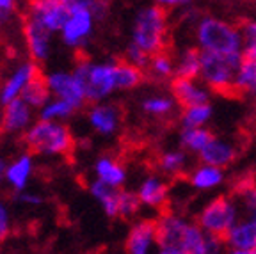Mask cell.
<instances>
[{"label": "cell", "mask_w": 256, "mask_h": 254, "mask_svg": "<svg viewBox=\"0 0 256 254\" xmlns=\"http://www.w3.org/2000/svg\"><path fill=\"white\" fill-rule=\"evenodd\" d=\"M28 153L40 156H64L75 148V137L66 123L36 120L24 134Z\"/></svg>", "instance_id": "6da1fadb"}, {"label": "cell", "mask_w": 256, "mask_h": 254, "mask_svg": "<svg viewBox=\"0 0 256 254\" xmlns=\"http://www.w3.org/2000/svg\"><path fill=\"white\" fill-rule=\"evenodd\" d=\"M168 40V14L158 6H144L134 18L130 43L139 46L150 57L164 52Z\"/></svg>", "instance_id": "7a4b0ae2"}, {"label": "cell", "mask_w": 256, "mask_h": 254, "mask_svg": "<svg viewBox=\"0 0 256 254\" xmlns=\"http://www.w3.org/2000/svg\"><path fill=\"white\" fill-rule=\"evenodd\" d=\"M196 43L200 52L224 56L242 54L244 46L240 28L214 16H203L196 24Z\"/></svg>", "instance_id": "3957f363"}, {"label": "cell", "mask_w": 256, "mask_h": 254, "mask_svg": "<svg viewBox=\"0 0 256 254\" xmlns=\"http://www.w3.org/2000/svg\"><path fill=\"white\" fill-rule=\"evenodd\" d=\"M116 66L118 60H76L72 72L78 76L84 86L88 104L107 102V98H110L118 91Z\"/></svg>", "instance_id": "277c9868"}, {"label": "cell", "mask_w": 256, "mask_h": 254, "mask_svg": "<svg viewBox=\"0 0 256 254\" xmlns=\"http://www.w3.org/2000/svg\"><path fill=\"white\" fill-rule=\"evenodd\" d=\"M201 54L200 64V76L204 88L208 91L222 92L230 94L233 92V80L235 73L242 62V54H233V56H224V54Z\"/></svg>", "instance_id": "5b68a950"}, {"label": "cell", "mask_w": 256, "mask_h": 254, "mask_svg": "<svg viewBox=\"0 0 256 254\" xmlns=\"http://www.w3.org/2000/svg\"><path fill=\"white\" fill-rule=\"evenodd\" d=\"M96 24L98 20L92 12L89 0H76L73 4H68V16L59 32L60 41L64 46L72 50H82L94 36Z\"/></svg>", "instance_id": "8992f818"}, {"label": "cell", "mask_w": 256, "mask_h": 254, "mask_svg": "<svg viewBox=\"0 0 256 254\" xmlns=\"http://www.w3.org/2000/svg\"><path fill=\"white\" fill-rule=\"evenodd\" d=\"M240 218V212L232 196H219L208 201L198 214L196 224L204 234L224 238L230 228Z\"/></svg>", "instance_id": "52a82bcc"}, {"label": "cell", "mask_w": 256, "mask_h": 254, "mask_svg": "<svg viewBox=\"0 0 256 254\" xmlns=\"http://www.w3.org/2000/svg\"><path fill=\"white\" fill-rule=\"evenodd\" d=\"M50 98H59L68 102L70 105L82 110L86 107V92L80 78L72 70H54L43 76Z\"/></svg>", "instance_id": "ba28073f"}, {"label": "cell", "mask_w": 256, "mask_h": 254, "mask_svg": "<svg viewBox=\"0 0 256 254\" xmlns=\"http://www.w3.org/2000/svg\"><path fill=\"white\" fill-rule=\"evenodd\" d=\"M68 16V4L60 0H30L27 18L50 34H59Z\"/></svg>", "instance_id": "9c48e42d"}, {"label": "cell", "mask_w": 256, "mask_h": 254, "mask_svg": "<svg viewBox=\"0 0 256 254\" xmlns=\"http://www.w3.org/2000/svg\"><path fill=\"white\" fill-rule=\"evenodd\" d=\"M40 75V66L30 59L14 66V70L0 84V107L8 105L12 100L20 98L22 92L25 91V88Z\"/></svg>", "instance_id": "30bf717a"}, {"label": "cell", "mask_w": 256, "mask_h": 254, "mask_svg": "<svg viewBox=\"0 0 256 254\" xmlns=\"http://www.w3.org/2000/svg\"><path fill=\"white\" fill-rule=\"evenodd\" d=\"M126 254H155L158 249L156 224L152 218H140L132 224L124 242Z\"/></svg>", "instance_id": "8fae6325"}, {"label": "cell", "mask_w": 256, "mask_h": 254, "mask_svg": "<svg viewBox=\"0 0 256 254\" xmlns=\"http://www.w3.org/2000/svg\"><path fill=\"white\" fill-rule=\"evenodd\" d=\"M88 123L91 130L104 137L114 135L121 126V110L118 105L108 104V102H98L91 104V107L86 112Z\"/></svg>", "instance_id": "7c38bea8"}, {"label": "cell", "mask_w": 256, "mask_h": 254, "mask_svg": "<svg viewBox=\"0 0 256 254\" xmlns=\"http://www.w3.org/2000/svg\"><path fill=\"white\" fill-rule=\"evenodd\" d=\"M34 171H36L34 155L28 151H24L20 155H16L11 162L6 164L4 183L14 194L24 192L28 188V183L34 176Z\"/></svg>", "instance_id": "4fadbf2b"}, {"label": "cell", "mask_w": 256, "mask_h": 254, "mask_svg": "<svg viewBox=\"0 0 256 254\" xmlns=\"http://www.w3.org/2000/svg\"><path fill=\"white\" fill-rule=\"evenodd\" d=\"M36 110L30 108L22 98H16L2 107V132L8 135H24L34 123Z\"/></svg>", "instance_id": "5bb4252c"}, {"label": "cell", "mask_w": 256, "mask_h": 254, "mask_svg": "<svg viewBox=\"0 0 256 254\" xmlns=\"http://www.w3.org/2000/svg\"><path fill=\"white\" fill-rule=\"evenodd\" d=\"M24 40L28 56H30V60H34L38 64V62H44L50 57V54H52L54 34L44 30L43 27H40V25L34 24L28 18H25L24 22Z\"/></svg>", "instance_id": "9a60e30c"}, {"label": "cell", "mask_w": 256, "mask_h": 254, "mask_svg": "<svg viewBox=\"0 0 256 254\" xmlns=\"http://www.w3.org/2000/svg\"><path fill=\"white\" fill-rule=\"evenodd\" d=\"M136 196L139 199L140 206L160 210L166 206L169 201V185L160 174H148L140 180L139 187L136 190Z\"/></svg>", "instance_id": "2e32d148"}, {"label": "cell", "mask_w": 256, "mask_h": 254, "mask_svg": "<svg viewBox=\"0 0 256 254\" xmlns=\"http://www.w3.org/2000/svg\"><path fill=\"white\" fill-rule=\"evenodd\" d=\"M172 98L182 108L210 104V91L198 78H176L171 84Z\"/></svg>", "instance_id": "e0dca14e"}, {"label": "cell", "mask_w": 256, "mask_h": 254, "mask_svg": "<svg viewBox=\"0 0 256 254\" xmlns=\"http://www.w3.org/2000/svg\"><path fill=\"white\" fill-rule=\"evenodd\" d=\"M92 172H94V180L105 183L112 188H123L126 183L128 172L124 166L114 156H98L92 166Z\"/></svg>", "instance_id": "ac0fdd59"}, {"label": "cell", "mask_w": 256, "mask_h": 254, "mask_svg": "<svg viewBox=\"0 0 256 254\" xmlns=\"http://www.w3.org/2000/svg\"><path fill=\"white\" fill-rule=\"evenodd\" d=\"M226 249L235 250H252L256 252V224L240 217L226 234H224Z\"/></svg>", "instance_id": "d6986e66"}, {"label": "cell", "mask_w": 256, "mask_h": 254, "mask_svg": "<svg viewBox=\"0 0 256 254\" xmlns=\"http://www.w3.org/2000/svg\"><path fill=\"white\" fill-rule=\"evenodd\" d=\"M235 155L236 153H235L233 144H230L228 140H224V139H219V137H212L210 142L198 153L201 164L219 167V169L228 167L230 164L235 160Z\"/></svg>", "instance_id": "ffe728a7"}, {"label": "cell", "mask_w": 256, "mask_h": 254, "mask_svg": "<svg viewBox=\"0 0 256 254\" xmlns=\"http://www.w3.org/2000/svg\"><path fill=\"white\" fill-rule=\"evenodd\" d=\"M188 183L192 188L201 192L214 190V188L220 187L224 183V169L214 166H206V164H200L190 171L188 174Z\"/></svg>", "instance_id": "44dd1931"}, {"label": "cell", "mask_w": 256, "mask_h": 254, "mask_svg": "<svg viewBox=\"0 0 256 254\" xmlns=\"http://www.w3.org/2000/svg\"><path fill=\"white\" fill-rule=\"evenodd\" d=\"M120 190L121 188H112L105 183L98 182V180H92L89 183V194L94 198V201L102 206L107 217L116 218L118 217V201H120Z\"/></svg>", "instance_id": "7402d4cb"}, {"label": "cell", "mask_w": 256, "mask_h": 254, "mask_svg": "<svg viewBox=\"0 0 256 254\" xmlns=\"http://www.w3.org/2000/svg\"><path fill=\"white\" fill-rule=\"evenodd\" d=\"M233 92L236 94H256V59L242 57L233 80Z\"/></svg>", "instance_id": "603a6c76"}, {"label": "cell", "mask_w": 256, "mask_h": 254, "mask_svg": "<svg viewBox=\"0 0 256 254\" xmlns=\"http://www.w3.org/2000/svg\"><path fill=\"white\" fill-rule=\"evenodd\" d=\"M76 108L70 105L68 102L59 98H50L43 107L38 110V120L44 121H59V123H66L76 114Z\"/></svg>", "instance_id": "cb8c5ba5"}, {"label": "cell", "mask_w": 256, "mask_h": 254, "mask_svg": "<svg viewBox=\"0 0 256 254\" xmlns=\"http://www.w3.org/2000/svg\"><path fill=\"white\" fill-rule=\"evenodd\" d=\"M235 199L236 206H238L240 217L248 218L251 222L256 224V185L254 183H242L238 185L235 190V196H232Z\"/></svg>", "instance_id": "d4e9b609"}, {"label": "cell", "mask_w": 256, "mask_h": 254, "mask_svg": "<svg viewBox=\"0 0 256 254\" xmlns=\"http://www.w3.org/2000/svg\"><path fill=\"white\" fill-rule=\"evenodd\" d=\"M214 135L212 132L204 128H182L180 130V150L187 151V153H200Z\"/></svg>", "instance_id": "484cf974"}, {"label": "cell", "mask_w": 256, "mask_h": 254, "mask_svg": "<svg viewBox=\"0 0 256 254\" xmlns=\"http://www.w3.org/2000/svg\"><path fill=\"white\" fill-rule=\"evenodd\" d=\"M201 54L198 48H187L174 62L176 78H198L200 76Z\"/></svg>", "instance_id": "4316f807"}, {"label": "cell", "mask_w": 256, "mask_h": 254, "mask_svg": "<svg viewBox=\"0 0 256 254\" xmlns=\"http://www.w3.org/2000/svg\"><path fill=\"white\" fill-rule=\"evenodd\" d=\"M214 108L210 104L192 105V107L182 108L180 126L182 128H204L212 120Z\"/></svg>", "instance_id": "83f0119b"}, {"label": "cell", "mask_w": 256, "mask_h": 254, "mask_svg": "<svg viewBox=\"0 0 256 254\" xmlns=\"http://www.w3.org/2000/svg\"><path fill=\"white\" fill-rule=\"evenodd\" d=\"M140 108L150 118H166L174 112L176 102L169 94H150L142 100Z\"/></svg>", "instance_id": "f1b7e54d"}, {"label": "cell", "mask_w": 256, "mask_h": 254, "mask_svg": "<svg viewBox=\"0 0 256 254\" xmlns=\"http://www.w3.org/2000/svg\"><path fill=\"white\" fill-rule=\"evenodd\" d=\"M188 155L184 150H169L158 156V169L166 176H178L187 169Z\"/></svg>", "instance_id": "f546056e"}, {"label": "cell", "mask_w": 256, "mask_h": 254, "mask_svg": "<svg viewBox=\"0 0 256 254\" xmlns=\"http://www.w3.org/2000/svg\"><path fill=\"white\" fill-rule=\"evenodd\" d=\"M144 80V72L130 66L124 60H118L116 66V86L118 91H132L139 88Z\"/></svg>", "instance_id": "4dcf8cb0"}, {"label": "cell", "mask_w": 256, "mask_h": 254, "mask_svg": "<svg viewBox=\"0 0 256 254\" xmlns=\"http://www.w3.org/2000/svg\"><path fill=\"white\" fill-rule=\"evenodd\" d=\"M20 98L24 100L30 108L40 110L48 100H50V92H48V89H46V84H44L43 75L36 76V78L32 80L27 88H25V91L22 92Z\"/></svg>", "instance_id": "1f68e13d"}, {"label": "cell", "mask_w": 256, "mask_h": 254, "mask_svg": "<svg viewBox=\"0 0 256 254\" xmlns=\"http://www.w3.org/2000/svg\"><path fill=\"white\" fill-rule=\"evenodd\" d=\"M146 72H150V75L153 78H158V80L172 78L174 76V60L164 52L155 54V56L150 57Z\"/></svg>", "instance_id": "d6a6232c"}, {"label": "cell", "mask_w": 256, "mask_h": 254, "mask_svg": "<svg viewBox=\"0 0 256 254\" xmlns=\"http://www.w3.org/2000/svg\"><path fill=\"white\" fill-rule=\"evenodd\" d=\"M140 210V202L137 199L136 192L124 190L121 188L120 190V201H118V217L121 218H134Z\"/></svg>", "instance_id": "836d02e7"}, {"label": "cell", "mask_w": 256, "mask_h": 254, "mask_svg": "<svg viewBox=\"0 0 256 254\" xmlns=\"http://www.w3.org/2000/svg\"><path fill=\"white\" fill-rule=\"evenodd\" d=\"M124 62H128L130 66L137 68V70H146L150 62V56L144 54L139 46H136L134 43H128L124 48Z\"/></svg>", "instance_id": "e575fe53"}, {"label": "cell", "mask_w": 256, "mask_h": 254, "mask_svg": "<svg viewBox=\"0 0 256 254\" xmlns=\"http://www.w3.org/2000/svg\"><path fill=\"white\" fill-rule=\"evenodd\" d=\"M12 230V218H11V210L9 204L0 198V242L6 240L9 236Z\"/></svg>", "instance_id": "d590c367"}, {"label": "cell", "mask_w": 256, "mask_h": 254, "mask_svg": "<svg viewBox=\"0 0 256 254\" xmlns=\"http://www.w3.org/2000/svg\"><path fill=\"white\" fill-rule=\"evenodd\" d=\"M18 6V0H0V30L9 24Z\"/></svg>", "instance_id": "8d00e7d4"}, {"label": "cell", "mask_w": 256, "mask_h": 254, "mask_svg": "<svg viewBox=\"0 0 256 254\" xmlns=\"http://www.w3.org/2000/svg\"><path fill=\"white\" fill-rule=\"evenodd\" d=\"M16 201L24 204V206H40L43 204V198L36 192H28V190H24V192H18L16 194Z\"/></svg>", "instance_id": "74e56055"}, {"label": "cell", "mask_w": 256, "mask_h": 254, "mask_svg": "<svg viewBox=\"0 0 256 254\" xmlns=\"http://www.w3.org/2000/svg\"><path fill=\"white\" fill-rule=\"evenodd\" d=\"M226 252V246L224 240L219 236H210L206 234V244H204V254H224Z\"/></svg>", "instance_id": "f35d334b"}, {"label": "cell", "mask_w": 256, "mask_h": 254, "mask_svg": "<svg viewBox=\"0 0 256 254\" xmlns=\"http://www.w3.org/2000/svg\"><path fill=\"white\" fill-rule=\"evenodd\" d=\"M192 0H153V4L158 6L160 9H164V11H168V9H178V8H187V6H190Z\"/></svg>", "instance_id": "ab89813d"}, {"label": "cell", "mask_w": 256, "mask_h": 254, "mask_svg": "<svg viewBox=\"0 0 256 254\" xmlns=\"http://www.w3.org/2000/svg\"><path fill=\"white\" fill-rule=\"evenodd\" d=\"M242 57L246 59H256V36L249 38L244 41V46H242Z\"/></svg>", "instance_id": "60d3db41"}, {"label": "cell", "mask_w": 256, "mask_h": 254, "mask_svg": "<svg viewBox=\"0 0 256 254\" xmlns=\"http://www.w3.org/2000/svg\"><path fill=\"white\" fill-rule=\"evenodd\" d=\"M155 254H187V252L182 250L180 247H174V246H158Z\"/></svg>", "instance_id": "b9f144b4"}, {"label": "cell", "mask_w": 256, "mask_h": 254, "mask_svg": "<svg viewBox=\"0 0 256 254\" xmlns=\"http://www.w3.org/2000/svg\"><path fill=\"white\" fill-rule=\"evenodd\" d=\"M6 160L2 158V156H0V187H2V185H4V174H6Z\"/></svg>", "instance_id": "7bdbcfd3"}, {"label": "cell", "mask_w": 256, "mask_h": 254, "mask_svg": "<svg viewBox=\"0 0 256 254\" xmlns=\"http://www.w3.org/2000/svg\"><path fill=\"white\" fill-rule=\"evenodd\" d=\"M224 254H256L252 252V250H235V249H226V252Z\"/></svg>", "instance_id": "ee69618b"}, {"label": "cell", "mask_w": 256, "mask_h": 254, "mask_svg": "<svg viewBox=\"0 0 256 254\" xmlns=\"http://www.w3.org/2000/svg\"><path fill=\"white\" fill-rule=\"evenodd\" d=\"M60 2H64V4H73V2H76V0H60Z\"/></svg>", "instance_id": "f6af8a7d"}, {"label": "cell", "mask_w": 256, "mask_h": 254, "mask_svg": "<svg viewBox=\"0 0 256 254\" xmlns=\"http://www.w3.org/2000/svg\"><path fill=\"white\" fill-rule=\"evenodd\" d=\"M0 132H2V108H0Z\"/></svg>", "instance_id": "bcb514c9"}, {"label": "cell", "mask_w": 256, "mask_h": 254, "mask_svg": "<svg viewBox=\"0 0 256 254\" xmlns=\"http://www.w3.org/2000/svg\"><path fill=\"white\" fill-rule=\"evenodd\" d=\"M0 254H2V249H0Z\"/></svg>", "instance_id": "7dc6e473"}]
</instances>
